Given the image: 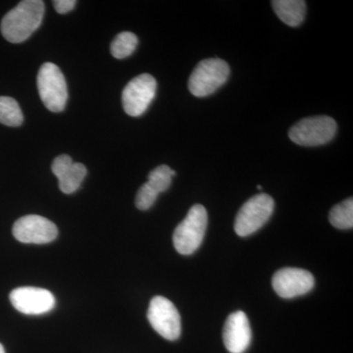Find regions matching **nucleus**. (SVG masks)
<instances>
[{"instance_id": "nucleus-1", "label": "nucleus", "mask_w": 353, "mask_h": 353, "mask_svg": "<svg viewBox=\"0 0 353 353\" xmlns=\"http://www.w3.org/2000/svg\"><path fill=\"white\" fill-rule=\"evenodd\" d=\"M43 1L41 0L21 1L2 19V36L10 43H23L39 29L43 22Z\"/></svg>"}, {"instance_id": "nucleus-2", "label": "nucleus", "mask_w": 353, "mask_h": 353, "mask_svg": "<svg viewBox=\"0 0 353 353\" xmlns=\"http://www.w3.org/2000/svg\"><path fill=\"white\" fill-rule=\"evenodd\" d=\"M208 223L205 208L201 204L192 206L174 232L173 243L176 252L183 255H190L196 252L203 241Z\"/></svg>"}, {"instance_id": "nucleus-3", "label": "nucleus", "mask_w": 353, "mask_h": 353, "mask_svg": "<svg viewBox=\"0 0 353 353\" xmlns=\"http://www.w3.org/2000/svg\"><path fill=\"white\" fill-rule=\"evenodd\" d=\"M230 67L220 58H209L197 64L189 80L190 94L196 97H205L214 94L227 82Z\"/></svg>"}, {"instance_id": "nucleus-4", "label": "nucleus", "mask_w": 353, "mask_h": 353, "mask_svg": "<svg viewBox=\"0 0 353 353\" xmlns=\"http://www.w3.org/2000/svg\"><path fill=\"white\" fill-rule=\"evenodd\" d=\"M38 90L41 101L48 110L54 113L64 110L68 90L59 67L50 62L41 65L38 74Z\"/></svg>"}, {"instance_id": "nucleus-5", "label": "nucleus", "mask_w": 353, "mask_h": 353, "mask_svg": "<svg viewBox=\"0 0 353 353\" xmlns=\"http://www.w3.org/2000/svg\"><path fill=\"white\" fill-rule=\"evenodd\" d=\"M336 121L329 116L305 118L290 128V141L303 146H318L328 143L336 134Z\"/></svg>"}, {"instance_id": "nucleus-6", "label": "nucleus", "mask_w": 353, "mask_h": 353, "mask_svg": "<svg viewBox=\"0 0 353 353\" xmlns=\"http://www.w3.org/2000/svg\"><path fill=\"white\" fill-rule=\"evenodd\" d=\"M274 206V199L266 194H259L248 199L241 206L234 221L236 234L248 236L259 231L270 219Z\"/></svg>"}, {"instance_id": "nucleus-7", "label": "nucleus", "mask_w": 353, "mask_h": 353, "mask_svg": "<svg viewBox=\"0 0 353 353\" xmlns=\"http://www.w3.org/2000/svg\"><path fill=\"white\" fill-rule=\"evenodd\" d=\"M148 319L160 336L176 341L181 336L182 324L178 309L166 297H153L148 310Z\"/></svg>"}, {"instance_id": "nucleus-8", "label": "nucleus", "mask_w": 353, "mask_h": 353, "mask_svg": "<svg viewBox=\"0 0 353 353\" xmlns=\"http://www.w3.org/2000/svg\"><path fill=\"white\" fill-rule=\"evenodd\" d=\"M157 80L150 74H141L128 83L122 94L123 108L132 117L143 115L157 94Z\"/></svg>"}, {"instance_id": "nucleus-9", "label": "nucleus", "mask_w": 353, "mask_h": 353, "mask_svg": "<svg viewBox=\"0 0 353 353\" xmlns=\"http://www.w3.org/2000/svg\"><path fill=\"white\" fill-rule=\"evenodd\" d=\"M13 236L23 243L44 245L57 238L58 229L54 223L43 216H23L14 224Z\"/></svg>"}, {"instance_id": "nucleus-10", "label": "nucleus", "mask_w": 353, "mask_h": 353, "mask_svg": "<svg viewBox=\"0 0 353 353\" xmlns=\"http://www.w3.org/2000/svg\"><path fill=\"white\" fill-rule=\"evenodd\" d=\"M11 303L16 310L26 315H41L54 308L57 301L50 290L34 287H21L13 290Z\"/></svg>"}, {"instance_id": "nucleus-11", "label": "nucleus", "mask_w": 353, "mask_h": 353, "mask_svg": "<svg viewBox=\"0 0 353 353\" xmlns=\"http://www.w3.org/2000/svg\"><path fill=\"white\" fill-rule=\"evenodd\" d=\"M274 290L283 299L303 296L313 289L315 279L310 272L299 268L281 269L272 279Z\"/></svg>"}, {"instance_id": "nucleus-12", "label": "nucleus", "mask_w": 353, "mask_h": 353, "mask_svg": "<svg viewBox=\"0 0 353 353\" xmlns=\"http://www.w3.org/2000/svg\"><path fill=\"white\" fill-rule=\"evenodd\" d=\"M225 347L231 353H243L252 341V329L243 311H236L227 318L223 329Z\"/></svg>"}, {"instance_id": "nucleus-13", "label": "nucleus", "mask_w": 353, "mask_h": 353, "mask_svg": "<svg viewBox=\"0 0 353 353\" xmlns=\"http://www.w3.org/2000/svg\"><path fill=\"white\" fill-rule=\"evenodd\" d=\"M51 169L57 176L60 190L66 194H73L78 190L88 173L85 165L76 163L67 154L55 158Z\"/></svg>"}, {"instance_id": "nucleus-14", "label": "nucleus", "mask_w": 353, "mask_h": 353, "mask_svg": "<svg viewBox=\"0 0 353 353\" xmlns=\"http://www.w3.org/2000/svg\"><path fill=\"white\" fill-rule=\"evenodd\" d=\"M272 7L279 18L290 27H297L303 22L306 13L303 0H274Z\"/></svg>"}, {"instance_id": "nucleus-15", "label": "nucleus", "mask_w": 353, "mask_h": 353, "mask_svg": "<svg viewBox=\"0 0 353 353\" xmlns=\"http://www.w3.org/2000/svg\"><path fill=\"white\" fill-rule=\"evenodd\" d=\"M24 122V115L19 103L9 97H0V123L8 127H19Z\"/></svg>"}, {"instance_id": "nucleus-16", "label": "nucleus", "mask_w": 353, "mask_h": 353, "mask_svg": "<svg viewBox=\"0 0 353 353\" xmlns=\"http://www.w3.org/2000/svg\"><path fill=\"white\" fill-rule=\"evenodd\" d=\"M329 220L332 226L340 230L352 229L353 227V199H345L336 204L330 211Z\"/></svg>"}, {"instance_id": "nucleus-17", "label": "nucleus", "mask_w": 353, "mask_h": 353, "mask_svg": "<svg viewBox=\"0 0 353 353\" xmlns=\"http://www.w3.org/2000/svg\"><path fill=\"white\" fill-rule=\"evenodd\" d=\"M138 43L136 34L131 32H121L111 43V54L117 59L129 57L136 50Z\"/></svg>"}, {"instance_id": "nucleus-18", "label": "nucleus", "mask_w": 353, "mask_h": 353, "mask_svg": "<svg viewBox=\"0 0 353 353\" xmlns=\"http://www.w3.org/2000/svg\"><path fill=\"white\" fill-rule=\"evenodd\" d=\"M176 175V172L172 170L167 165L158 166L154 170L150 172L148 175V185H150L155 192L160 194L170 187L172 178Z\"/></svg>"}, {"instance_id": "nucleus-19", "label": "nucleus", "mask_w": 353, "mask_h": 353, "mask_svg": "<svg viewBox=\"0 0 353 353\" xmlns=\"http://www.w3.org/2000/svg\"><path fill=\"white\" fill-rule=\"evenodd\" d=\"M158 192H155L148 183L141 185L136 196V205L139 210H148L157 201Z\"/></svg>"}, {"instance_id": "nucleus-20", "label": "nucleus", "mask_w": 353, "mask_h": 353, "mask_svg": "<svg viewBox=\"0 0 353 353\" xmlns=\"http://www.w3.org/2000/svg\"><path fill=\"white\" fill-rule=\"evenodd\" d=\"M76 3L75 0H55L53 1V6L58 13L66 14L73 10Z\"/></svg>"}, {"instance_id": "nucleus-21", "label": "nucleus", "mask_w": 353, "mask_h": 353, "mask_svg": "<svg viewBox=\"0 0 353 353\" xmlns=\"http://www.w3.org/2000/svg\"><path fill=\"white\" fill-rule=\"evenodd\" d=\"M0 353H6L3 345H2L1 343H0Z\"/></svg>"}, {"instance_id": "nucleus-22", "label": "nucleus", "mask_w": 353, "mask_h": 353, "mask_svg": "<svg viewBox=\"0 0 353 353\" xmlns=\"http://www.w3.org/2000/svg\"><path fill=\"white\" fill-rule=\"evenodd\" d=\"M257 189L261 190L262 189L261 185H257Z\"/></svg>"}]
</instances>
